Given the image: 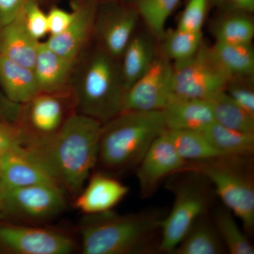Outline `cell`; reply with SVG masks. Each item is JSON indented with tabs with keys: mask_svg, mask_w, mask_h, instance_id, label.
<instances>
[{
	"mask_svg": "<svg viewBox=\"0 0 254 254\" xmlns=\"http://www.w3.org/2000/svg\"><path fill=\"white\" fill-rule=\"evenodd\" d=\"M101 127L76 113L53 136L24 149L74 199L98 165Z\"/></svg>",
	"mask_w": 254,
	"mask_h": 254,
	"instance_id": "1",
	"label": "cell"
},
{
	"mask_svg": "<svg viewBox=\"0 0 254 254\" xmlns=\"http://www.w3.org/2000/svg\"><path fill=\"white\" fill-rule=\"evenodd\" d=\"M70 86L78 114L103 124L123 112L126 91L120 60L93 41L76 60Z\"/></svg>",
	"mask_w": 254,
	"mask_h": 254,
	"instance_id": "2",
	"label": "cell"
},
{
	"mask_svg": "<svg viewBox=\"0 0 254 254\" xmlns=\"http://www.w3.org/2000/svg\"><path fill=\"white\" fill-rule=\"evenodd\" d=\"M167 130L163 110L122 112L102 124L98 164L110 170L136 167Z\"/></svg>",
	"mask_w": 254,
	"mask_h": 254,
	"instance_id": "3",
	"label": "cell"
},
{
	"mask_svg": "<svg viewBox=\"0 0 254 254\" xmlns=\"http://www.w3.org/2000/svg\"><path fill=\"white\" fill-rule=\"evenodd\" d=\"M87 216L79 228L84 254L144 253L163 218L155 212L118 215L112 210Z\"/></svg>",
	"mask_w": 254,
	"mask_h": 254,
	"instance_id": "4",
	"label": "cell"
},
{
	"mask_svg": "<svg viewBox=\"0 0 254 254\" xmlns=\"http://www.w3.org/2000/svg\"><path fill=\"white\" fill-rule=\"evenodd\" d=\"M247 158L223 157L188 163L183 171H193L213 185L215 193L228 210L242 222L246 231L254 227V185L252 175L240 168Z\"/></svg>",
	"mask_w": 254,
	"mask_h": 254,
	"instance_id": "5",
	"label": "cell"
},
{
	"mask_svg": "<svg viewBox=\"0 0 254 254\" xmlns=\"http://www.w3.org/2000/svg\"><path fill=\"white\" fill-rule=\"evenodd\" d=\"M76 111L71 86L53 91H40L21 105L16 123L23 137V148L53 136Z\"/></svg>",
	"mask_w": 254,
	"mask_h": 254,
	"instance_id": "6",
	"label": "cell"
},
{
	"mask_svg": "<svg viewBox=\"0 0 254 254\" xmlns=\"http://www.w3.org/2000/svg\"><path fill=\"white\" fill-rule=\"evenodd\" d=\"M186 180L172 184L175 194L173 208L160 222L161 234L158 250L173 253L195 220L206 213L210 196L200 181V175L189 171Z\"/></svg>",
	"mask_w": 254,
	"mask_h": 254,
	"instance_id": "7",
	"label": "cell"
},
{
	"mask_svg": "<svg viewBox=\"0 0 254 254\" xmlns=\"http://www.w3.org/2000/svg\"><path fill=\"white\" fill-rule=\"evenodd\" d=\"M173 64V95L179 98L208 100L225 91L230 79L203 42L190 59Z\"/></svg>",
	"mask_w": 254,
	"mask_h": 254,
	"instance_id": "8",
	"label": "cell"
},
{
	"mask_svg": "<svg viewBox=\"0 0 254 254\" xmlns=\"http://www.w3.org/2000/svg\"><path fill=\"white\" fill-rule=\"evenodd\" d=\"M3 214L23 222H43L60 215L66 208L63 189L55 184H40L4 190Z\"/></svg>",
	"mask_w": 254,
	"mask_h": 254,
	"instance_id": "9",
	"label": "cell"
},
{
	"mask_svg": "<svg viewBox=\"0 0 254 254\" xmlns=\"http://www.w3.org/2000/svg\"><path fill=\"white\" fill-rule=\"evenodd\" d=\"M140 17L129 1L120 0L98 2L95 14L93 41L120 60L136 31Z\"/></svg>",
	"mask_w": 254,
	"mask_h": 254,
	"instance_id": "10",
	"label": "cell"
},
{
	"mask_svg": "<svg viewBox=\"0 0 254 254\" xmlns=\"http://www.w3.org/2000/svg\"><path fill=\"white\" fill-rule=\"evenodd\" d=\"M173 64L158 54L148 71L125 92V111H161L174 96Z\"/></svg>",
	"mask_w": 254,
	"mask_h": 254,
	"instance_id": "11",
	"label": "cell"
},
{
	"mask_svg": "<svg viewBox=\"0 0 254 254\" xmlns=\"http://www.w3.org/2000/svg\"><path fill=\"white\" fill-rule=\"evenodd\" d=\"M0 246L17 254H68L76 247L64 232L27 225L0 226Z\"/></svg>",
	"mask_w": 254,
	"mask_h": 254,
	"instance_id": "12",
	"label": "cell"
},
{
	"mask_svg": "<svg viewBox=\"0 0 254 254\" xmlns=\"http://www.w3.org/2000/svg\"><path fill=\"white\" fill-rule=\"evenodd\" d=\"M166 131L152 143L137 165L136 176L143 198L153 194L164 178L183 171L188 163L178 154Z\"/></svg>",
	"mask_w": 254,
	"mask_h": 254,
	"instance_id": "13",
	"label": "cell"
},
{
	"mask_svg": "<svg viewBox=\"0 0 254 254\" xmlns=\"http://www.w3.org/2000/svg\"><path fill=\"white\" fill-rule=\"evenodd\" d=\"M98 5L95 0H75L71 23L58 36H48L47 46L63 58L76 62L93 41Z\"/></svg>",
	"mask_w": 254,
	"mask_h": 254,
	"instance_id": "14",
	"label": "cell"
},
{
	"mask_svg": "<svg viewBox=\"0 0 254 254\" xmlns=\"http://www.w3.org/2000/svg\"><path fill=\"white\" fill-rule=\"evenodd\" d=\"M0 182L2 192L40 184L58 185L23 147L0 156Z\"/></svg>",
	"mask_w": 254,
	"mask_h": 254,
	"instance_id": "15",
	"label": "cell"
},
{
	"mask_svg": "<svg viewBox=\"0 0 254 254\" xmlns=\"http://www.w3.org/2000/svg\"><path fill=\"white\" fill-rule=\"evenodd\" d=\"M128 187L116 179L94 174L74 198V206L86 215L110 211L128 194Z\"/></svg>",
	"mask_w": 254,
	"mask_h": 254,
	"instance_id": "16",
	"label": "cell"
},
{
	"mask_svg": "<svg viewBox=\"0 0 254 254\" xmlns=\"http://www.w3.org/2000/svg\"><path fill=\"white\" fill-rule=\"evenodd\" d=\"M163 112L169 130L203 131L215 123L208 100L174 95Z\"/></svg>",
	"mask_w": 254,
	"mask_h": 254,
	"instance_id": "17",
	"label": "cell"
},
{
	"mask_svg": "<svg viewBox=\"0 0 254 254\" xmlns=\"http://www.w3.org/2000/svg\"><path fill=\"white\" fill-rule=\"evenodd\" d=\"M155 38L149 31L135 32L120 59L125 91L152 66L158 53Z\"/></svg>",
	"mask_w": 254,
	"mask_h": 254,
	"instance_id": "18",
	"label": "cell"
},
{
	"mask_svg": "<svg viewBox=\"0 0 254 254\" xmlns=\"http://www.w3.org/2000/svg\"><path fill=\"white\" fill-rule=\"evenodd\" d=\"M41 43L28 33L21 14L0 27V55L18 64L33 68Z\"/></svg>",
	"mask_w": 254,
	"mask_h": 254,
	"instance_id": "19",
	"label": "cell"
},
{
	"mask_svg": "<svg viewBox=\"0 0 254 254\" xmlns=\"http://www.w3.org/2000/svg\"><path fill=\"white\" fill-rule=\"evenodd\" d=\"M75 63L41 41L33 67L41 91H57L70 86Z\"/></svg>",
	"mask_w": 254,
	"mask_h": 254,
	"instance_id": "20",
	"label": "cell"
},
{
	"mask_svg": "<svg viewBox=\"0 0 254 254\" xmlns=\"http://www.w3.org/2000/svg\"><path fill=\"white\" fill-rule=\"evenodd\" d=\"M0 88L10 100L23 104L41 91L33 68L0 55Z\"/></svg>",
	"mask_w": 254,
	"mask_h": 254,
	"instance_id": "21",
	"label": "cell"
},
{
	"mask_svg": "<svg viewBox=\"0 0 254 254\" xmlns=\"http://www.w3.org/2000/svg\"><path fill=\"white\" fill-rule=\"evenodd\" d=\"M220 11L210 27L215 42L234 44L252 43L254 37L253 14L240 11Z\"/></svg>",
	"mask_w": 254,
	"mask_h": 254,
	"instance_id": "22",
	"label": "cell"
},
{
	"mask_svg": "<svg viewBox=\"0 0 254 254\" xmlns=\"http://www.w3.org/2000/svg\"><path fill=\"white\" fill-rule=\"evenodd\" d=\"M225 247L213 221L205 214L195 220L172 254H220Z\"/></svg>",
	"mask_w": 254,
	"mask_h": 254,
	"instance_id": "23",
	"label": "cell"
},
{
	"mask_svg": "<svg viewBox=\"0 0 254 254\" xmlns=\"http://www.w3.org/2000/svg\"><path fill=\"white\" fill-rule=\"evenodd\" d=\"M222 69L234 77H254V49L252 43L234 44L215 42L210 46Z\"/></svg>",
	"mask_w": 254,
	"mask_h": 254,
	"instance_id": "24",
	"label": "cell"
},
{
	"mask_svg": "<svg viewBox=\"0 0 254 254\" xmlns=\"http://www.w3.org/2000/svg\"><path fill=\"white\" fill-rule=\"evenodd\" d=\"M214 148L225 157L248 158L254 151V133H246L216 123L202 131Z\"/></svg>",
	"mask_w": 254,
	"mask_h": 254,
	"instance_id": "25",
	"label": "cell"
},
{
	"mask_svg": "<svg viewBox=\"0 0 254 254\" xmlns=\"http://www.w3.org/2000/svg\"><path fill=\"white\" fill-rule=\"evenodd\" d=\"M166 133L178 154L187 163L225 157L214 148L202 131L168 129Z\"/></svg>",
	"mask_w": 254,
	"mask_h": 254,
	"instance_id": "26",
	"label": "cell"
},
{
	"mask_svg": "<svg viewBox=\"0 0 254 254\" xmlns=\"http://www.w3.org/2000/svg\"><path fill=\"white\" fill-rule=\"evenodd\" d=\"M215 123L246 133H254V116L247 113L227 94L219 92L208 99Z\"/></svg>",
	"mask_w": 254,
	"mask_h": 254,
	"instance_id": "27",
	"label": "cell"
},
{
	"mask_svg": "<svg viewBox=\"0 0 254 254\" xmlns=\"http://www.w3.org/2000/svg\"><path fill=\"white\" fill-rule=\"evenodd\" d=\"M161 53L172 63L190 59L199 49L203 43L202 32H190L176 28L166 29L161 38Z\"/></svg>",
	"mask_w": 254,
	"mask_h": 254,
	"instance_id": "28",
	"label": "cell"
},
{
	"mask_svg": "<svg viewBox=\"0 0 254 254\" xmlns=\"http://www.w3.org/2000/svg\"><path fill=\"white\" fill-rule=\"evenodd\" d=\"M148 31L160 39L166 30V23L180 0H129Z\"/></svg>",
	"mask_w": 254,
	"mask_h": 254,
	"instance_id": "29",
	"label": "cell"
},
{
	"mask_svg": "<svg viewBox=\"0 0 254 254\" xmlns=\"http://www.w3.org/2000/svg\"><path fill=\"white\" fill-rule=\"evenodd\" d=\"M234 216L226 207L217 209L214 214L213 222L225 248L232 254H254L253 245Z\"/></svg>",
	"mask_w": 254,
	"mask_h": 254,
	"instance_id": "30",
	"label": "cell"
},
{
	"mask_svg": "<svg viewBox=\"0 0 254 254\" xmlns=\"http://www.w3.org/2000/svg\"><path fill=\"white\" fill-rule=\"evenodd\" d=\"M213 0H187L177 27L190 32H202Z\"/></svg>",
	"mask_w": 254,
	"mask_h": 254,
	"instance_id": "31",
	"label": "cell"
},
{
	"mask_svg": "<svg viewBox=\"0 0 254 254\" xmlns=\"http://www.w3.org/2000/svg\"><path fill=\"white\" fill-rule=\"evenodd\" d=\"M20 14L28 33L37 41H43L49 36L47 13L41 9L39 1H29Z\"/></svg>",
	"mask_w": 254,
	"mask_h": 254,
	"instance_id": "32",
	"label": "cell"
},
{
	"mask_svg": "<svg viewBox=\"0 0 254 254\" xmlns=\"http://www.w3.org/2000/svg\"><path fill=\"white\" fill-rule=\"evenodd\" d=\"M254 78H231L225 91L241 108L254 116Z\"/></svg>",
	"mask_w": 254,
	"mask_h": 254,
	"instance_id": "33",
	"label": "cell"
},
{
	"mask_svg": "<svg viewBox=\"0 0 254 254\" xmlns=\"http://www.w3.org/2000/svg\"><path fill=\"white\" fill-rule=\"evenodd\" d=\"M22 133L14 122L0 120V156L23 147Z\"/></svg>",
	"mask_w": 254,
	"mask_h": 254,
	"instance_id": "34",
	"label": "cell"
},
{
	"mask_svg": "<svg viewBox=\"0 0 254 254\" xmlns=\"http://www.w3.org/2000/svg\"><path fill=\"white\" fill-rule=\"evenodd\" d=\"M49 36H58L68 27L73 18V11L53 6L47 13Z\"/></svg>",
	"mask_w": 254,
	"mask_h": 254,
	"instance_id": "35",
	"label": "cell"
},
{
	"mask_svg": "<svg viewBox=\"0 0 254 254\" xmlns=\"http://www.w3.org/2000/svg\"><path fill=\"white\" fill-rule=\"evenodd\" d=\"M31 1L40 0H0V27L11 22Z\"/></svg>",
	"mask_w": 254,
	"mask_h": 254,
	"instance_id": "36",
	"label": "cell"
},
{
	"mask_svg": "<svg viewBox=\"0 0 254 254\" xmlns=\"http://www.w3.org/2000/svg\"><path fill=\"white\" fill-rule=\"evenodd\" d=\"M20 108L21 104L10 100L0 88V120L16 123Z\"/></svg>",
	"mask_w": 254,
	"mask_h": 254,
	"instance_id": "37",
	"label": "cell"
},
{
	"mask_svg": "<svg viewBox=\"0 0 254 254\" xmlns=\"http://www.w3.org/2000/svg\"><path fill=\"white\" fill-rule=\"evenodd\" d=\"M213 3L220 11L254 12V0H213Z\"/></svg>",
	"mask_w": 254,
	"mask_h": 254,
	"instance_id": "38",
	"label": "cell"
},
{
	"mask_svg": "<svg viewBox=\"0 0 254 254\" xmlns=\"http://www.w3.org/2000/svg\"><path fill=\"white\" fill-rule=\"evenodd\" d=\"M3 215V210H2V205H1V198H0V218Z\"/></svg>",
	"mask_w": 254,
	"mask_h": 254,
	"instance_id": "39",
	"label": "cell"
},
{
	"mask_svg": "<svg viewBox=\"0 0 254 254\" xmlns=\"http://www.w3.org/2000/svg\"><path fill=\"white\" fill-rule=\"evenodd\" d=\"M95 1H98V2H101V1H115V0H95Z\"/></svg>",
	"mask_w": 254,
	"mask_h": 254,
	"instance_id": "40",
	"label": "cell"
},
{
	"mask_svg": "<svg viewBox=\"0 0 254 254\" xmlns=\"http://www.w3.org/2000/svg\"><path fill=\"white\" fill-rule=\"evenodd\" d=\"M1 192H2V190H1V182H0V198H1Z\"/></svg>",
	"mask_w": 254,
	"mask_h": 254,
	"instance_id": "41",
	"label": "cell"
}]
</instances>
